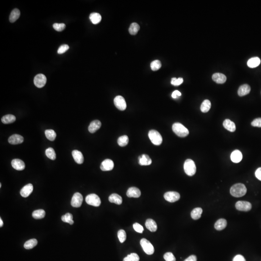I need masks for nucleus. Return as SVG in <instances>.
I'll list each match as a JSON object with an SVG mask.
<instances>
[{"mask_svg": "<svg viewBox=\"0 0 261 261\" xmlns=\"http://www.w3.org/2000/svg\"><path fill=\"white\" fill-rule=\"evenodd\" d=\"M133 227L135 231L138 233H142L144 231V228L142 225L138 223H135L133 224Z\"/></svg>", "mask_w": 261, "mask_h": 261, "instance_id": "obj_46", "label": "nucleus"}, {"mask_svg": "<svg viewBox=\"0 0 261 261\" xmlns=\"http://www.w3.org/2000/svg\"><path fill=\"white\" fill-rule=\"evenodd\" d=\"M184 169L187 175L189 176H193L196 171V167L194 161L191 159L186 160L184 162Z\"/></svg>", "mask_w": 261, "mask_h": 261, "instance_id": "obj_3", "label": "nucleus"}, {"mask_svg": "<svg viewBox=\"0 0 261 261\" xmlns=\"http://www.w3.org/2000/svg\"><path fill=\"white\" fill-rule=\"evenodd\" d=\"M114 164L110 159H106L101 163L100 168L102 171H107L112 170L113 169Z\"/></svg>", "mask_w": 261, "mask_h": 261, "instance_id": "obj_12", "label": "nucleus"}, {"mask_svg": "<svg viewBox=\"0 0 261 261\" xmlns=\"http://www.w3.org/2000/svg\"><path fill=\"white\" fill-rule=\"evenodd\" d=\"M129 142V138L127 135H123L118 138V144L121 147H124L127 145Z\"/></svg>", "mask_w": 261, "mask_h": 261, "instance_id": "obj_37", "label": "nucleus"}, {"mask_svg": "<svg viewBox=\"0 0 261 261\" xmlns=\"http://www.w3.org/2000/svg\"><path fill=\"white\" fill-rule=\"evenodd\" d=\"M261 63V60L258 57H254L249 60L247 65L250 68H254L257 67Z\"/></svg>", "mask_w": 261, "mask_h": 261, "instance_id": "obj_27", "label": "nucleus"}, {"mask_svg": "<svg viewBox=\"0 0 261 261\" xmlns=\"http://www.w3.org/2000/svg\"><path fill=\"white\" fill-rule=\"evenodd\" d=\"M140 245L143 248L144 252L148 255L153 254L154 252V248L149 241L146 238H143L140 240Z\"/></svg>", "mask_w": 261, "mask_h": 261, "instance_id": "obj_5", "label": "nucleus"}, {"mask_svg": "<svg viewBox=\"0 0 261 261\" xmlns=\"http://www.w3.org/2000/svg\"><path fill=\"white\" fill-rule=\"evenodd\" d=\"M243 156L242 153L238 150H235L232 153L231 159L235 163H238L242 160Z\"/></svg>", "mask_w": 261, "mask_h": 261, "instance_id": "obj_20", "label": "nucleus"}, {"mask_svg": "<svg viewBox=\"0 0 261 261\" xmlns=\"http://www.w3.org/2000/svg\"><path fill=\"white\" fill-rule=\"evenodd\" d=\"M46 155L47 157L52 160H55L56 158L55 151L53 148H49L47 149L46 151Z\"/></svg>", "mask_w": 261, "mask_h": 261, "instance_id": "obj_39", "label": "nucleus"}, {"mask_svg": "<svg viewBox=\"0 0 261 261\" xmlns=\"http://www.w3.org/2000/svg\"><path fill=\"white\" fill-rule=\"evenodd\" d=\"M227 224V223L226 220L224 219H219V220H218L217 221H216L214 227H215V229L217 230H222L226 227Z\"/></svg>", "mask_w": 261, "mask_h": 261, "instance_id": "obj_28", "label": "nucleus"}, {"mask_svg": "<svg viewBox=\"0 0 261 261\" xmlns=\"http://www.w3.org/2000/svg\"><path fill=\"white\" fill-rule=\"evenodd\" d=\"M145 225L147 229L152 232H154L157 231V224L154 220L151 219H148L146 221Z\"/></svg>", "mask_w": 261, "mask_h": 261, "instance_id": "obj_24", "label": "nucleus"}, {"mask_svg": "<svg viewBox=\"0 0 261 261\" xmlns=\"http://www.w3.org/2000/svg\"><path fill=\"white\" fill-rule=\"evenodd\" d=\"M46 212L43 210H35L32 212V216L36 220L42 219L45 217Z\"/></svg>", "mask_w": 261, "mask_h": 261, "instance_id": "obj_33", "label": "nucleus"}, {"mask_svg": "<svg viewBox=\"0 0 261 261\" xmlns=\"http://www.w3.org/2000/svg\"><path fill=\"white\" fill-rule=\"evenodd\" d=\"M45 135L47 139L51 141H53L55 139L57 135L55 132L53 130H46L45 131Z\"/></svg>", "mask_w": 261, "mask_h": 261, "instance_id": "obj_35", "label": "nucleus"}, {"mask_svg": "<svg viewBox=\"0 0 261 261\" xmlns=\"http://www.w3.org/2000/svg\"><path fill=\"white\" fill-rule=\"evenodd\" d=\"M130 258L132 261H139V257L138 255L135 253H132L129 255Z\"/></svg>", "mask_w": 261, "mask_h": 261, "instance_id": "obj_48", "label": "nucleus"}, {"mask_svg": "<svg viewBox=\"0 0 261 261\" xmlns=\"http://www.w3.org/2000/svg\"><path fill=\"white\" fill-rule=\"evenodd\" d=\"M115 106L120 110L124 111L126 110L127 104L125 99L120 95L116 96L114 100Z\"/></svg>", "mask_w": 261, "mask_h": 261, "instance_id": "obj_7", "label": "nucleus"}, {"mask_svg": "<svg viewBox=\"0 0 261 261\" xmlns=\"http://www.w3.org/2000/svg\"><path fill=\"white\" fill-rule=\"evenodd\" d=\"M90 19L91 22L94 24H97L100 22L102 17L100 14L97 13H93L90 15Z\"/></svg>", "mask_w": 261, "mask_h": 261, "instance_id": "obj_31", "label": "nucleus"}, {"mask_svg": "<svg viewBox=\"0 0 261 261\" xmlns=\"http://www.w3.org/2000/svg\"><path fill=\"white\" fill-rule=\"evenodd\" d=\"M212 79L218 84H223L226 81V76L221 73H217L213 75Z\"/></svg>", "mask_w": 261, "mask_h": 261, "instance_id": "obj_17", "label": "nucleus"}, {"mask_svg": "<svg viewBox=\"0 0 261 261\" xmlns=\"http://www.w3.org/2000/svg\"><path fill=\"white\" fill-rule=\"evenodd\" d=\"M21 15V12L17 8L13 9L10 15L9 16V21L11 23H14L19 18Z\"/></svg>", "mask_w": 261, "mask_h": 261, "instance_id": "obj_25", "label": "nucleus"}, {"mask_svg": "<svg viewBox=\"0 0 261 261\" xmlns=\"http://www.w3.org/2000/svg\"><path fill=\"white\" fill-rule=\"evenodd\" d=\"M37 240L36 239H30L25 243L24 247L27 250H30L35 247L37 245Z\"/></svg>", "mask_w": 261, "mask_h": 261, "instance_id": "obj_32", "label": "nucleus"}, {"mask_svg": "<svg viewBox=\"0 0 261 261\" xmlns=\"http://www.w3.org/2000/svg\"><path fill=\"white\" fill-rule=\"evenodd\" d=\"M16 120V118L13 115L8 114L3 116L1 118V122L4 124H12L15 122Z\"/></svg>", "mask_w": 261, "mask_h": 261, "instance_id": "obj_30", "label": "nucleus"}, {"mask_svg": "<svg viewBox=\"0 0 261 261\" xmlns=\"http://www.w3.org/2000/svg\"><path fill=\"white\" fill-rule=\"evenodd\" d=\"M139 165H149L152 163V160L149 156L148 155L144 154L140 155L138 157Z\"/></svg>", "mask_w": 261, "mask_h": 261, "instance_id": "obj_21", "label": "nucleus"}, {"mask_svg": "<svg viewBox=\"0 0 261 261\" xmlns=\"http://www.w3.org/2000/svg\"><path fill=\"white\" fill-rule=\"evenodd\" d=\"M251 89L249 85L248 84H244L239 87L238 90V94L239 96H243L248 94L251 91Z\"/></svg>", "mask_w": 261, "mask_h": 261, "instance_id": "obj_23", "label": "nucleus"}, {"mask_svg": "<svg viewBox=\"0 0 261 261\" xmlns=\"http://www.w3.org/2000/svg\"><path fill=\"white\" fill-rule=\"evenodd\" d=\"M223 125L225 129L231 132H234L236 130V126L234 122L232 121L229 119H226L224 121Z\"/></svg>", "mask_w": 261, "mask_h": 261, "instance_id": "obj_22", "label": "nucleus"}, {"mask_svg": "<svg viewBox=\"0 0 261 261\" xmlns=\"http://www.w3.org/2000/svg\"><path fill=\"white\" fill-rule=\"evenodd\" d=\"M73 217L72 214L67 213L65 215L62 216V221L65 222V223H68L70 225H72L74 223L73 220Z\"/></svg>", "mask_w": 261, "mask_h": 261, "instance_id": "obj_38", "label": "nucleus"}, {"mask_svg": "<svg viewBox=\"0 0 261 261\" xmlns=\"http://www.w3.org/2000/svg\"><path fill=\"white\" fill-rule=\"evenodd\" d=\"M163 258L166 261H176V258L171 252H166L163 256Z\"/></svg>", "mask_w": 261, "mask_h": 261, "instance_id": "obj_43", "label": "nucleus"}, {"mask_svg": "<svg viewBox=\"0 0 261 261\" xmlns=\"http://www.w3.org/2000/svg\"><path fill=\"white\" fill-rule=\"evenodd\" d=\"M254 127H261V118H257L254 120L251 124Z\"/></svg>", "mask_w": 261, "mask_h": 261, "instance_id": "obj_47", "label": "nucleus"}, {"mask_svg": "<svg viewBox=\"0 0 261 261\" xmlns=\"http://www.w3.org/2000/svg\"><path fill=\"white\" fill-rule=\"evenodd\" d=\"M69 49V46L67 45L64 44L61 46H60L59 48L58 49V53L59 54H62L65 53L66 51H67V50Z\"/></svg>", "mask_w": 261, "mask_h": 261, "instance_id": "obj_45", "label": "nucleus"}, {"mask_svg": "<svg viewBox=\"0 0 261 261\" xmlns=\"http://www.w3.org/2000/svg\"><path fill=\"white\" fill-rule=\"evenodd\" d=\"M127 196L128 197L138 198L141 196L140 190L136 187H131L128 190Z\"/></svg>", "mask_w": 261, "mask_h": 261, "instance_id": "obj_16", "label": "nucleus"}, {"mask_svg": "<svg viewBox=\"0 0 261 261\" xmlns=\"http://www.w3.org/2000/svg\"><path fill=\"white\" fill-rule=\"evenodd\" d=\"M247 191V188L245 185L242 183H237L231 188L230 193L234 197H240L245 196Z\"/></svg>", "mask_w": 261, "mask_h": 261, "instance_id": "obj_1", "label": "nucleus"}, {"mask_svg": "<svg viewBox=\"0 0 261 261\" xmlns=\"http://www.w3.org/2000/svg\"><path fill=\"white\" fill-rule=\"evenodd\" d=\"M184 261H197L196 256L194 255H192L184 260Z\"/></svg>", "mask_w": 261, "mask_h": 261, "instance_id": "obj_52", "label": "nucleus"}, {"mask_svg": "<svg viewBox=\"0 0 261 261\" xmlns=\"http://www.w3.org/2000/svg\"><path fill=\"white\" fill-rule=\"evenodd\" d=\"M233 261H246L245 259L241 255H237L233 259Z\"/></svg>", "mask_w": 261, "mask_h": 261, "instance_id": "obj_49", "label": "nucleus"}, {"mask_svg": "<svg viewBox=\"0 0 261 261\" xmlns=\"http://www.w3.org/2000/svg\"><path fill=\"white\" fill-rule=\"evenodd\" d=\"M180 196L179 193L176 192H166L164 194V198L168 202L174 203L176 202L180 199Z\"/></svg>", "mask_w": 261, "mask_h": 261, "instance_id": "obj_10", "label": "nucleus"}, {"mask_svg": "<svg viewBox=\"0 0 261 261\" xmlns=\"http://www.w3.org/2000/svg\"><path fill=\"white\" fill-rule=\"evenodd\" d=\"M1 184H0V188H1Z\"/></svg>", "mask_w": 261, "mask_h": 261, "instance_id": "obj_55", "label": "nucleus"}, {"mask_svg": "<svg viewBox=\"0 0 261 261\" xmlns=\"http://www.w3.org/2000/svg\"><path fill=\"white\" fill-rule=\"evenodd\" d=\"M101 126V122L98 120H95L92 122H90V124L89 125L88 130L91 133H94L100 128Z\"/></svg>", "mask_w": 261, "mask_h": 261, "instance_id": "obj_18", "label": "nucleus"}, {"mask_svg": "<svg viewBox=\"0 0 261 261\" xmlns=\"http://www.w3.org/2000/svg\"><path fill=\"white\" fill-rule=\"evenodd\" d=\"M183 82V79L182 77H179V79L176 78H172L171 79V84L174 85L175 86H178L179 85H181Z\"/></svg>", "mask_w": 261, "mask_h": 261, "instance_id": "obj_44", "label": "nucleus"}, {"mask_svg": "<svg viewBox=\"0 0 261 261\" xmlns=\"http://www.w3.org/2000/svg\"><path fill=\"white\" fill-rule=\"evenodd\" d=\"M124 261H132L131 259L130 258V256H129V255H128L126 257L124 258Z\"/></svg>", "mask_w": 261, "mask_h": 261, "instance_id": "obj_53", "label": "nucleus"}, {"mask_svg": "<svg viewBox=\"0 0 261 261\" xmlns=\"http://www.w3.org/2000/svg\"><path fill=\"white\" fill-rule=\"evenodd\" d=\"M34 190V187L32 184H28L21 190V195L23 197H27L30 196L31 193H32V191Z\"/></svg>", "mask_w": 261, "mask_h": 261, "instance_id": "obj_13", "label": "nucleus"}, {"mask_svg": "<svg viewBox=\"0 0 261 261\" xmlns=\"http://www.w3.org/2000/svg\"><path fill=\"white\" fill-rule=\"evenodd\" d=\"M11 165L15 169L18 171L24 170L25 168V165L24 162L18 159L13 160L12 161Z\"/></svg>", "mask_w": 261, "mask_h": 261, "instance_id": "obj_14", "label": "nucleus"}, {"mask_svg": "<svg viewBox=\"0 0 261 261\" xmlns=\"http://www.w3.org/2000/svg\"><path fill=\"white\" fill-rule=\"evenodd\" d=\"M172 130L176 135L180 137H184L189 134L188 129L179 122H176L173 125Z\"/></svg>", "mask_w": 261, "mask_h": 261, "instance_id": "obj_2", "label": "nucleus"}, {"mask_svg": "<svg viewBox=\"0 0 261 261\" xmlns=\"http://www.w3.org/2000/svg\"><path fill=\"white\" fill-rule=\"evenodd\" d=\"M72 155L76 163L78 164H82L83 163V155L81 151L77 150H74L72 151Z\"/></svg>", "mask_w": 261, "mask_h": 261, "instance_id": "obj_19", "label": "nucleus"}, {"mask_svg": "<svg viewBox=\"0 0 261 261\" xmlns=\"http://www.w3.org/2000/svg\"><path fill=\"white\" fill-rule=\"evenodd\" d=\"M148 135L152 143L155 145L159 146L162 143V136L156 130H151L149 132Z\"/></svg>", "mask_w": 261, "mask_h": 261, "instance_id": "obj_4", "label": "nucleus"}, {"mask_svg": "<svg viewBox=\"0 0 261 261\" xmlns=\"http://www.w3.org/2000/svg\"><path fill=\"white\" fill-rule=\"evenodd\" d=\"M118 237L121 243H124L126 239V234L125 231L120 230L118 232Z\"/></svg>", "mask_w": 261, "mask_h": 261, "instance_id": "obj_41", "label": "nucleus"}, {"mask_svg": "<svg viewBox=\"0 0 261 261\" xmlns=\"http://www.w3.org/2000/svg\"><path fill=\"white\" fill-rule=\"evenodd\" d=\"M139 29H140V26L137 23L135 22L132 23L129 27V33L131 35H135L139 31Z\"/></svg>", "mask_w": 261, "mask_h": 261, "instance_id": "obj_36", "label": "nucleus"}, {"mask_svg": "<svg viewBox=\"0 0 261 261\" xmlns=\"http://www.w3.org/2000/svg\"><path fill=\"white\" fill-rule=\"evenodd\" d=\"M86 202L87 204L94 207H99L100 206V198L97 195L94 193L89 194L86 197Z\"/></svg>", "mask_w": 261, "mask_h": 261, "instance_id": "obj_6", "label": "nucleus"}, {"mask_svg": "<svg viewBox=\"0 0 261 261\" xmlns=\"http://www.w3.org/2000/svg\"><path fill=\"white\" fill-rule=\"evenodd\" d=\"M181 95H182V93L180 91H179V90H175L172 94V97L174 99H176V98H178V97L180 96Z\"/></svg>", "mask_w": 261, "mask_h": 261, "instance_id": "obj_51", "label": "nucleus"}, {"mask_svg": "<svg viewBox=\"0 0 261 261\" xmlns=\"http://www.w3.org/2000/svg\"><path fill=\"white\" fill-rule=\"evenodd\" d=\"M202 212H203V210L200 207H197V208H194V210H192L191 213H190L191 217L193 220H198V219H200L201 217Z\"/></svg>", "mask_w": 261, "mask_h": 261, "instance_id": "obj_29", "label": "nucleus"}, {"mask_svg": "<svg viewBox=\"0 0 261 261\" xmlns=\"http://www.w3.org/2000/svg\"><path fill=\"white\" fill-rule=\"evenodd\" d=\"M211 108V103L208 100H205L202 103L200 107L201 111L203 113L208 112Z\"/></svg>", "mask_w": 261, "mask_h": 261, "instance_id": "obj_34", "label": "nucleus"}, {"mask_svg": "<svg viewBox=\"0 0 261 261\" xmlns=\"http://www.w3.org/2000/svg\"><path fill=\"white\" fill-rule=\"evenodd\" d=\"M83 202V196L81 193H76L74 194L71 200V205L74 207H81Z\"/></svg>", "mask_w": 261, "mask_h": 261, "instance_id": "obj_11", "label": "nucleus"}, {"mask_svg": "<svg viewBox=\"0 0 261 261\" xmlns=\"http://www.w3.org/2000/svg\"><path fill=\"white\" fill-rule=\"evenodd\" d=\"M235 207L239 211H248L251 209L252 206L250 202L239 201L235 204Z\"/></svg>", "mask_w": 261, "mask_h": 261, "instance_id": "obj_9", "label": "nucleus"}, {"mask_svg": "<svg viewBox=\"0 0 261 261\" xmlns=\"http://www.w3.org/2000/svg\"><path fill=\"white\" fill-rule=\"evenodd\" d=\"M162 67V63L159 60H155L152 62L151 64V67L152 70L153 71H157Z\"/></svg>", "mask_w": 261, "mask_h": 261, "instance_id": "obj_40", "label": "nucleus"}, {"mask_svg": "<svg viewBox=\"0 0 261 261\" xmlns=\"http://www.w3.org/2000/svg\"><path fill=\"white\" fill-rule=\"evenodd\" d=\"M34 84L36 87L42 88L45 86L46 82V77L42 74H38L34 78Z\"/></svg>", "mask_w": 261, "mask_h": 261, "instance_id": "obj_8", "label": "nucleus"}, {"mask_svg": "<svg viewBox=\"0 0 261 261\" xmlns=\"http://www.w3.org/2000/svg\"><path fill=\"white\" fill-rule=\"evenodd\" d=\"M24 138L21 135L14 134L9 138L8 142L12 145H18L23 143Z\"/></svg>", "mask_w": 261, "mask_h": 261, "instance_id": "obj_15", "label": "nucleus"}, {"mask_svg": "<svg viewBox=\"0 0 261 261\" xmlns=\"http://www.w3.org/2000/svg\"><path fill=\"white\" fill-rule=\"evenodd\" d=\"M110 202L112 203L117 204H121L122 203V199L121 196L117 193H113L108 198Z\"/></svg>", "mask_w": 261, "mask_h": 261, "instance_id": "obj_26", "label": "nucleus"}, {"mask_svg": "<svg viewBox=\"0 0 261 261\" xmlns=\"http://www.w3.org/2000/svg\"><path fill=\"white\" fill-rule=\"evenodd\" d=\"M255 175L257 179L261 181V167L258 168L255 173Z\"/></svg>", "mask_w": 261, "mask_h": 261, "instance_id": "obj_50", "label": "nucleus"}, {"mask_svg": "<svg viewBox=\"0 0 261 261\" xmlns=\"http://www.w3.org/2000/svg\"><path fill=\"white\" fill-rule=\"evenodd\" d=\"M65 24L64 23H54L53 25V28L58 32H62L65 28Z\"/></svg>", "mask_w": 261, "mask_h": 261, "instance_id": "obj_42", "label": "nucleus"}, {"mask_svg": "<svg viewBox=\"0 0 261 261\" xmlns=\"http://www.w3.org/2000/svg\"><path fill=\"white\" fill-rule=\"evenodd\" d=\"M3 224H4V223H3V221H2L1 218L0 219V227H1L3 226Z\"/></svg>", "mask_w": 261, "mask_h": 261, "instance_id": "obj_54", "label": "nucleus"}]
</instances>
